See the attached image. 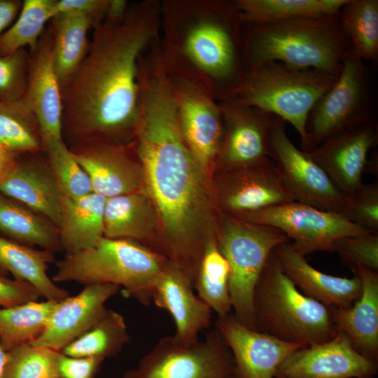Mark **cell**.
Listing matches in <instances>:
<instances>
[{"label": "cell", "instance_id": "21", "mask_svg": "<svg viewBox=\"0 0 378 378\" xmlns=\"http://www.w3.org/2000/svg\"><path fill=\"white\" fill-rule=\"evenodd\" d=\"M119 289L114 284H92L58 301L43 332L31 344L61 351L100 318Z\"/></svg>", "mask_w": 378, "mask_h": 378}, {"label": "cell", "instance_id": "25", "mask_svg": "<svg viewBox=\"0 0 378 378\" xmlns=\"http://www.w3.org/2000/svg\"><path fill=\"white\" fill-rule=\"evenodd\" d=\"M362 291L350 307L330 308L338 330L345 333L354 347L363 356L377 360L378 357V273L360 267L354 271Z\"/></svg>", "mask_w": 378, "mask_h": 378}, {"label": "cell", "instance_id": "50", "mask_svg": "<svg viewBox=\"0 0 378 378\" xmlns=\"http://www.w3.org/2000/svg\"><path fill=\"white\" fill-rule=\"evenodd\" d=\"M274 378H284V377H274Z\"/></svg>", "mask_w": 378, "mask_h": 378}, {"label": "cell", "instance_id": "41", "mask_svg": "<svg viewBox=\"0 0 378 378\" xmlns=\"http://www.w3.org/2000/svg\"><path fill=\"white\" fill-rule=\"evenodd\" d=\"M341 214L358 226L378 232V181L362 183L346 196Z\"/></svg>", "mask_w": 378, "mask_h": 378}, {"label": "cell", "instance_id": "7", "mask_svg": "<svg viewBox=\"0 0 378 378\" xmlns=\"http://www.w3.org/2000/svg\"><path fill=\"white\" fill-rule=\"evenodd\" d=\"M337 76L279 62L253 64L246 66L241 83L224 102L258 108L288 122L298 132L302 147L307 115Z\"/></svg>", "mask_w": 378, "mask_h": 378}, {"label": "cell", "instance_id": "40", "mask_svg": "<svg viewBox=\"0 0 378 378\" xmlns=\"http://www.w3.org/2000/svg\"><path fill=\"white\" fill-rule=\"evenodd\" d=\"M332 251L353 272L360 267L378 271V232L341 237L334 243Z\"/></svg>", "mask_w": 378, "mask_h": 378}, {"label": "cell", "instance_id": "18", "mask_svg": "<svg viewBox=\"0 0 378 378\" xmlns=\"http://www.w3.org/2000/svg\"><path fill=\"white\" fill-rule=\"evenodd\" d=\"M219 103L223 132L218 157L222 164L230 169L269 158L272 131L279 117L252 106Z\"/></svg>", "mask_w": 378, "mask_h": 378}, {"label": "cell", "instance_id": "26", "mask_svg": "<svg viewBox=\"0 0 378 378\" xmlns=\"http://www.w3.org/2000/svg\"><path fill=\"white\" fill-rule=\"evenodd\" d=\"M155 207L144 190L107 198L104 237L132 241L148 240L155 233Z\"/></svg>", "mask_w": 378, "mask_h": 378}, {"label": "cell", "instance_id": "44", "mask_svg": "<svg viewBox=\"0 0 378 378\" xmlns=\"http://www.w3.org/2000/svg\"><path fill=\"white\" fill-rule=\"evenodd\" d=\"M109 0H57V13H72L88 19L92 29L106 19Z\"/></svg>", "mask_w": 378, "mask_h": 378}, {"label": "cell", "instance_id": "8", "mask_svg": "<svg viewBox=\"0 0 378 378\" xmlns=\"http://www.w3.org/2000/svg\"><path fill=\"white\" fill-rule=\"evenodd\" d=\"M216 239L230 267L228 288L233 314L240 323L255 330V286L271 253L290 239L277 228L237 217L223 221Z\"/></svg>", "mask_w": 378, "mask_h": 378}, {"label": "cell", "instance_id": "42", "mask_svg": "<svg viewBox=\"0 0 378 378\" xmlns=\"http://www.w3.org/2000/svg\"><path fill=\"white\" fill-rule=\"evenodd\" d=\"M29 60L27 48L0 55V102L22 99L27 83Z\"/></svg>", "mask_w": 378, "mask_h": 378}, {"label": "cell", "instance_id": "34", "mask_svg": "<svg viewBox=\"0 0 378 378\" xmlns=\"http://www.w3.org/2000/svg\"><path fill=\"white\" fill-rule=\"evenodd\" d=\"M57 302L35 300L0 307V341L4 349L35 341L46 329Z\"/></svg>", "mask_w": 378, "mask_h": 378}, {"label": "cell", "instance_id": "5", "mask_svg": "<svg viewBox=\"0 0 378 378\" xmlns=\"http://www.w3.org/2000/svg\"><path fill=\"white\" fill-rule=\"evenodd\" d=\"M253 314L256 330L307 346L327 342L339 331L330 308L299 290L283 272L274 250L255 288Z\"/></svg>", "mask_w": 378, "mask_h": 378}, {"label": "cell", "instance_id": "29", "mask_svg": "<svg viewBox=\"0 0 378 378\" xmlns=\"http://www.w3.org/2000/svg\"><path fill=\"white\" fill-rule=\"evenodd\" d=\"M52 36V62L61 90L68 84L90 47V21L80 15L59 13L48 27Z\"/></svg>", "mask_w": 378, "mask_h": 378}, {"label": "cell", "instance_id": "3", "mask_svg": "<svg viewBox=\"0 0 378 378\" xmlns=\"http://www.w3.org/2000/svg\"><path fill=\"white\" fill-rule=\"evenodd\" d=\"M244 28L235 1H161L158 48L165 71L227 101L246 71Z\"/></svg>", "mask_w": 378, "mask_h": 378}, {"label": "cell", "instance_id": "23", "mask_svg": "<svg viewBox=\"0 0 378 378\" xmlns=\"http://www.w3.org/2000/svg\"><path fill=\"white\" fill-rule=\"evenodd\" d=\"M38 153L18 159L15 169L0 186V192L46 217L59 228L65 197L47 158Z\"/></svg>", "mask_w": 378, "mask_h": 378}, {"label": "cell", "instance_id": "51", "mask_svg": "<svg viewBox=\"0 0 378 378\" xmlns=\"http://www.w3.org/2000/svg\"><path fill=\"white\" fill-rule=\"evenodd\" d=\"M59 378H60V377H59Z\"/></svg>", "mask_w": 378, "mask_h": 378}, {"label": "cell", "instance_id": "14", "mask_svg": "<svg viewBox=\"0 0 378 378\" xmlns=\"http://www.w3.org/2000/svg\"><path fill=\"white\" fill-rule=\"evenodd\" d=\"M377 372V360L359 353L339 330L327 342L293 352L279 367L275 377L363 378Z\"/></svg>", "mask_w": 378, "mask_h": 378}, {"label": "cell", "instance_id": "11", "mask_svg": "<svg viewBox=\"0 0 378 378\" xmlns=\"http://www.w3.org/2000/svg\"><path fill=\"white\" fill-rule=\"evenodd\" d=\"M237 218L277 228L302 255L316 251H332L340 238L373 232L358 226L337 212L324 211L294 201Z\"/></svg>", "mask_w": 378, "mask_h": 378}, {"label": "cell", "instance_id": "10", "mask_svg": "<svg viewBox=\"0 0 378 378\" xmlns=\"http://www.w3.org/2000/svg\"><path fill=\"white\" fill-rule=\"evenodd\" d=\"M231 352L214 328L205 338L184 345L164 336L122 378H234Z\"/></svg>", "mask_w": 378, "mask_h": 378}, {"label": "cell", "instance_id": "38", "mask_svg": "<svg viewBox=\"0 0 378 378\" xmlns=\"http://www.w3.org/2000/svg\"><path fill=\"white\" fill-rule=\"evenodd\" d=\"M43 151L65 197L77 199L93 192L88 175L63 139L48 141Z\"/></svg>", "mask_w": 378, "mask_h": 378}, {"label": "cell", "instance_id": "45", "mask_svg": "<svg viewBox=\"0 0 378 378\" xmlns=\"http://www.w3.org/2000/svg\"><path fill=\"white\" fill-rule=\"evenodd\" d=\"M40 295L30 284L0 275V307L38 300Z\"/></svg>", "mask_w": 378, "mask_h": 378}, {"label": "cell", "instance_id": "46", "mask_svg": "<svg viewBox=\"0 0 378 378\" xmlns=\"http://www.w3.org/2000/svg\"><path fill=\"white\" fill-rule=\"evenodd\" d=\"M22 6L21 0H0V36L15 22Z\"/></svg>", "mask_w": 378, "mask_h": 378}, {"label": "cell", "instance_id": "30", "mask_svg": "<svg viewBox=\"0 0 378 378\" xmlns=\"http://www.w3.org/2000/svg\"><path fill=\"white\" fill-rule=\"evenodd\" d=\"M0 232L5 237L52 252L62 250L59 228L42 215L0 192Z\"/></svg>", "mask_w": 378, "mask_h": 378}, {"label": "cell", "instance_id": "27", "mask_svg": "<svg viewBox=\"0 0 378 378\" xmlns=\"http://www.w3.org/2000/svg\"><path fill=\"white\" fill-rule=\"evenodd\" d=\"M54 260V252L36 249L0 235V270L30 284L44 300L60 301L69 293L48 274V265Z\"/></svg>", "mask_w": 378, "mask_h": 378}, {"label": "cell", "instance_id": "43", "mask_svg": "<svg viewBox=\"0 0 378 378\" xmlns=\"http://www.w3.org/2000/svg\"><path fill=\"white\" fill-rule=\"evenodd\" d=\"M104 360L97 357H77L59 352L57 370L60 378H94Z\"/></svg>", "mask_w": 378, "mask_h": 378}, {"label": "cell", "instance_id": "1", "mask_svg": "<svg viewBox=\"0 0 378 378\" xmlns=\"http://www.w3.org/2000/svg\"><path fill=\"white\" fill-rule=\"evenodd\" d=\"M133 139L144 190L165 228L172 262L193 276L207 241L202 233L209 203L204 171L183 139L171 82L160 68L139 77Z\"/></svg>", "mask_w": 378, "mask_h": 378}, {"label": "cell", "instance_id": "15", "mask_svg": "<svg viewBox=\"0 0 378 378\" xmlns=\"http://www.w3.org/2000/svg\"><path fill=\"white\" fill-rule=\"evenodd\" d=\"M215 328L232 356L234 378H274L279 367L290 355L307 346L251 329L231 312L218 316Z\"/></svg>", "mask_w": 378, "mask_h": 378}, {"label": "cell", "instance_id": "6", "mask_svg": "<svg viewBox=\"0 0 378 378\" xmlns=\"http://www.w3.org/2000/svg\"><path fill=\"white\" fill-rule=\"evenodd\" d=\"M167 261L137 241L103 237L94 246L65 254L57 262L52 280L84 286L111 284L140 303L152 302L155 284Z\"/></svg>", "mask_w": 378, "mask_h": 378}, {"label": "cell", "instance_id": "17", "mask_svg": "<svg viewBox=\"0 0 378 378\" xmlns=\"http://www.w3.org/2000/svg\"><path fill=\"white\" fill-rule=\"evenodd\" d=\"M377 144L374 120L344 130L307 153L346 197L362 183L368 154Z\"/></svg>", "mask_w": 378, "mask_h": 378}, {"label": "cell", "instance_id": "36", "mask_svg": "<svg viewBox=\"0 0 378 378\" xmlns=\"http://www.w3.org/2000/svg\"><path fill=\"white\" fill-rule=\"evenodd\" d=\"M0 144L18 155L42 150L38 120L22 99L0 102Z\"/></svg>", "mask_w": 378, "mask_h": 378}, {"label": "cell", "instance_id": "24", "mask_svg": "<svg viewBox=\"0 0 378 378\" xmlns=\"http://www.w3.org/2000/svg\"><path fill=\"white\" fill-rule=\"evenodd\" d=\"M285 274L305 295L328 308L351 307L360 298L362 286L358 276L344 278L323 273L310 265L289 241L274 249Z\"/></svg>", "mask_w": 378, "mask_h": 378}, {"label": "cell", "instance_id": "47", "mask_svg": "<svg viewBox=\"0 0 378 378\" xmlns=\"http://www.w3.org/2000/svg\"><path fill=\"white\" fill-rule=\"evenodd\" d=\"M19 156L0 144V186L4 183L16 167Z\"/></svg>", "mask_w": 378, "mask_h": 378}, {"label": "cell", "instance_id": "22", "mask_svg": "<svg viewBox=\"0 0 378 378\" xmlns=\"http://www.w3.org/2000/svg\"><path fill=\"white\" fill-rule=\"evenodd\" d=\"M188 276L168 262L158 276L152 302L172 316L175 324L174 338L184 345L198 340L199 333L209 327L212 310L195 294Z\"/></svg>", "mask_w": 378, "mask_h": 378}, {"label": "cell", "instance_id": "32", "mask_svg": "<svg viewBox=\"0 0 378 378\" xmlns=\"http://www.w3.org/2000/svg\"><path fill=\"white\" fill-rule=\"evenodd\" d=\"M130 336L124 316L107 309L84 333L60 351L77 357H97L105 360L118 355Z\"/></svg>", "mask_w": 378, "mask_h": 378}, {"label": "cell", "instance_id": "31", "mask_svg": "<svg viewBox=\"0 0 378 378\" xmlns=\"http://www.w3.org/2000/svg\"><path fill=\"white\" fill-rule=\"evenodd\" d=\"M347 0H236L245 25L293 18L336 15Z\"/></svg>", "mask_w": 378, "mask_h": 378}, {"label": "cell", "instance_id": "37", "mask_svg": "<svg viewBox=\"0 0 378 378\" xmlns=\"http://www.w3.org/2000/svg\"><path fill=\"white\" fill-rule=\"evenodd\" d=\"M57 0H24L15 22L0 36V55L37 45L46 25L57 14Z\"/></svg>", "mask_w": 378, "mask_h": 378}, {"label": "cell", "instance_id": "48", "mask_svg": "<svg viewBox=\"0 0 378 378\" xmlns=\"http://www.w3.org/2000/svg\"><path fill=\"white\" fill-rule=\"evenodd\" d=\"M7 359V351L0 341V378H3L5 365Z\"/></svg>", "mask_w": 378, "mask_h": 378}, {"label": "cell", "instance_id": "33", "mask_svg": "<svg viewBox=\"0 0 378 378\" xmlns=\"http://www.w3.org/2000/svg\"><path fill=\"white\" fill-rule=\"evenodd\" d=\"M351 52L365 63L378 56V1L347 0L339 12Z\"/></svg>", "mask_w": 378, "mask_h": 378}, {"label": "cell", "instance_id": "28", "mask_svg": "<svg viewBox=\"0 0 378 378\" xmlns=\"http://www.w3.org/2000/svg\"><path fill=\"white\" fill-rule=\"evenodd\" d=\"M106 200L95 192L77 199L64 198L59 235L66 254L90 248L104 237Z\"/></svg>", "mask_w": 378, "mask_h": 378}, {"label": "cell", "instance_id": "19", "mask_svg": "<svg viewBox=\"0 0 378 378\" xmlns=\"http://www.w3.org/2000/svg\"><path fill=\"white\" fill-rule=\"evenodd\" d=\"M52 48V36L48 27L36 47L29 50L27 83L22 99L38 120L42 146L50 140L63 139L62 90L53 66Z\"/></svg>", "mask_w": 378, "mask_h": 378}, {"label": "cell", "instance_id": "20", "mask_svg": "<svg viewBox=\"0 0 378 378\" xmlns=\"http://www.w3.org/2000/svg\"><path fill=\"white\" fill-rule=\"evenodd\" d=\"M225 181L222 206L237 216L295 201L270 158L238 167Z\"/></svg>", "mask_w": 378, "mask_h": 378}, {"label": "cell", "instance_id": "4", "mask_svg": "<svg viewBox=\"0 0 378 378\" xmlns=\"http://www.w3.org/2000/svg\"><path fill=\"white\" fill-rule=\"evenodd\" d=\"M351 50L336 15L293 18L245 25L244 56L248 65L279 62L338 76Z\"/></svg>", "mask_w": 378, "mask_h": 378}, {"label": "cell", "instance_id": "13", "mask_svg": "<svg viewBox=\"0 0 378 378\" xmlns=\"http://www.w3.org/2000/svg\"><path fill=\"white\" fill-rule=\"evenodd\" d=\"M169 77L182 136L205 172L217 158L220 146L223 132L221 105L194 84L179 78Z\"/></svg>", "mask_w": 378, "mask_h": 378}, {"label": "cell", "instance_id": "49", "mask_svg": "<svg viewBox=\"0 0 378 378\" xmlns=\"http://www.w3.org/2000/svg\"><path fill=\"white\" fill-rule=\"evenodd\" d=\"M363 378H372V377H363Z\"/></svg>", "mask_w": 378, "mask_h": 378}, {"label": "cell", "instance_id": "9", "mask_svg": "<svg viewBox=\"0 0 378 378\" xmlns=\"http://www.w3.org/2000/svg\"><path fill=\"white\" fill-rule=\"evenodd\" d=\"M370 70L350 50L333 85L314 105L305 125L308 152L332 135L377 120Z\"/></svg>", "mask_w": 378, "mask_h": 378}, {"label": "cell", "instance_id": "12", "mask_svg": "<svg viewBox=\"0 0 378 378\" xmlns=\"http://www.w3.org/2000/svg\"><path fill=\"white\" fill-rule=\"evenodd\" d=\"M285 122L279 117L273 126L269 158L277 167L295 201L341 214L344 195L308 153L293 144Z\"/></svg>", "mask_w": 378, "mask_h": 378}, {"label": "cell", "instance_id": "35", "mask_svg": "<svg viewBox=\"0 0 378 378\" xmlns=\"http://www.w3.org/2000/svg\"><path fill=\"white\" fill-rule=\"evenodd\" d=\"M230 267L220 251L216 237L209 236L193 282L197 296L218 316L231 312L228 288Z\"/></svg>", "mask_w": 378, "mask_h": 378}, {"label": "cell", "instance_id": "39", "mask_svg": "<svg viewBox=\"0 0 378 378\" xmlns=\"http://www.w3.org/2000/svg\"><path fill=\"white\" fill-rule=\"evenodd\" d=\"M59 351L31 343L7 351L3 378H59Z\"/></svg>", "mask_w": 378, "mask_h": 378}, {"label": "cell", "instance_id": "16", "mask_svg": "<svg viewBox=\"0 0 378 378\" xmlns=\"http://www.w3.org/2000/svg\"><path fill=\"white\" fill-rule=\"evenodd\" d=\"M131 144L97 140L69 148L88 175L93 192L107 199L144 190L141 166L132 158Z\"/></svg>", "mask_w": 378, "mask_h": 378}, {"label": "cell", "instance_id": "2", "mask_svg": "<svg viewBox=\"0 0 378 378\" xmlns=\"http://www.w3.org/2000/svg\"><path fill=\"white\" fill-rule=\"evenodd\" d=\"M161 1L130 3L119 21L92 30L88 52L62 90V137L69 147L97 140L133 141L140 56L159 36Z\"/></svg>", "mask_w": 378, "mask_h": 378}]
</instances>
